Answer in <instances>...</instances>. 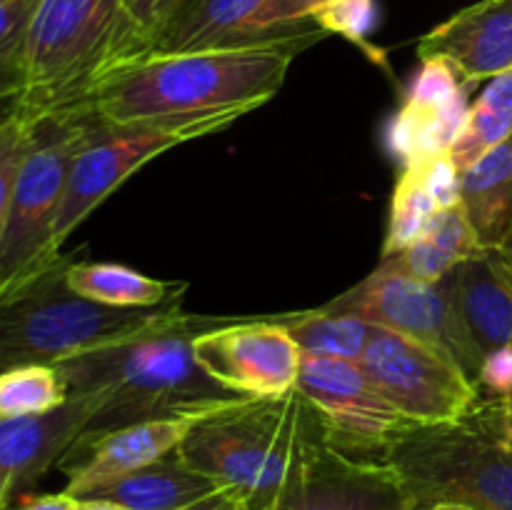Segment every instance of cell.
<instances>
[{
  "instance_id": "d6986e66",
  "label": "cell",
  "mask_w": 512,
  "mask_h": 510,
  "mask_svg": "<svg viewBox=\"0 0 512 510\" xmlns=\"http://www.w3.org/2000/svg\"><path fill=\"white\" fill-rule=\"evenodd\" d=\"M460 320L485 355L512 345V273L493 248L448 273Z\"/></svg>"
},
{
  "instance_id": "4316f807",
  "label": "cell",
  "mask_w": 512,
  "mask_h": 510,
  "mask_svg": "<svg viewBox=\"0 0 512 510\" xmlns=\"http://www.w3.org/2000/svg\"><path fill=\"white\" fill-rule=\"evenodd\" d=\"M183 3L185 0H123L120 3V25L118 33H115L113 48H110L105 63L100 65L93 83H98L100 78H105L113 70L143 58L150 50V45H153V40L158 38L160 30L165 28V23L173 18L175 10Z\"/></svg>"
},
{
  "instance_id": "5b68a950",
  "label": "cell",
  "mask_w": 512,
  "mask_h": 510,
  "mask_svg": "<svg viewBox=\"0 0 512 510\" xmlns=\"http://www.w3.org/2000/svg\"><path fill=\"white\" fill-rule=\"evenodd\" d=\"M305 398H248L200 418L178 455L243 498L248 510H270L283 490L298 440Z\"/></svg>"
},
{
  "instance_id": "cb8c5ba5",
  "label": "cell",
  "mask_w": 512,
  "mask_h": 510,
  "mask_svg": "<svg viewBox=\"0 0 512 510\" xmlns=\"http://www.w3.org/2000/svg\"><path fill=\"white\" fill-rule=\"evenodd\" d=\"M512 135V70L498 75L468 108L460 135L455 138L450 155L463 173L465 168L483 158L490 148Z\"/></svg>"
},
{
  "instance_id": "9c48e42d",
  "label": "cell",
  "mask_w": 512,
  "mask_h": 510,
  "mask_svg": "<svg viewBox=\"0 0 512 510\" xmlns=\"http://www.w3.org/2000/svg\"><path fill=\"white\" fill-rule=\"evenodd\" d=\"M320 308L408 335L453 360L473 383L478 380L483 353L475 348L460 320L448 275L438 283H420L378 265L368 278Z\"/></svg>"
},
{
  "instance_id": "6da1fadb",
  "label": "cell",
  "mask_w": 512,
  "mask_h": 510,
  "mask_svg": "<svg viewBox=\"0 0 512 510\" xmlns=\"http://www.w3.org/2000/svg\"><path fill=\"white\" fill-rule=\"evenodd\" d=\"M230 320L180 308L153 328L55 365L70 398H98V410L85 430L123 428L145 420L205 418L248 400L215 383L193 353V340L200 333Z\"/></svg>"
},
{
  "instance_id": "8fae6325",
  "label": "cell",
  "mask_w": 512,
  "mask_h": 510,
  "mask_svg": "<svg viewBox=\"0 0 512 510\" xmlns=\"http://www.w3.org/2000/svg\"><path fill=\"white\" fill-rule=\"evenodd\" d=\"M360 368L370 383L420 425L453 423L480 400V388L445 355L408 335L375 328Z\"/></svg>"
},
{
  "instance_id": "f1b7e54d",
  "label": "cell",
  "mask_w": 512,
  "mask_h": 510,
  "mask_svg": "<svg viewBox=\"0 0 512 510\" xmlns=\"http://www.w3.org/2000/svg\"><path fill=\"white\" fill-rule=\"evenodd\" d=\"M35 0H0V105H15L20 85V50Z\"/></svg>"
},
{
  "instance_id": "4dcf8cb0",
  "label": "cell",
  "mask_w": 512,
  "mask_h": 510,
  "mask_svg": "<svg viewBox=\"0 0 512 510\" xmlns=\"http://www.w3.org/2000/svg\"><path fill=\"white\" fill-rule=\"evenodd\" d=\"M325 0H265L255 15V30L275 38H318L323 40L325 30L310 20L313 10Z\"/></svg>"
},
{
  "instance_id": "9a60e30c",
  "label": "cell",
  "mask_w": 512,
  "mask_h": 510,
  "mask_svg": "<svg viewBox=\"0 0 512 510\" xmlns=\"http://www.w3.org/2000/svg\"><path fill=\"white\" fill-rule=\"evenodd\" d=\"M198 420L165 418L110 430H85L58 463L68 478L65 493L85 498L90 490L173 453Z\"/></svg>"
},
{
  "instance_id": "7c38bea8",
  "label": "cell",
  "mask_w": 512,
  "mask_h": 510,
  "mask_svg": "<svg viewBox=\"0 0 512 510\" xmlns=\"http://www.w3.org/2000/svg\"><path fill=\"white\" fill-rule=\"evenodd\" d=\"M298 390L318 410L330 443L355 458L383 460L385 450L415 425L353 360L303 353Z\"/></svg>"
},
{
  "instance_id": "83f0119b",
  "label": "cell",
  "mask_w": 512,
  "mask_h": 510,
  "mask_svg": "<svg viewBox=\"0 0 512 510\" xmlns=\"http://www.w3.org/2000/svg\"><path fill=\"white\" fill-rule=\"evenodd\" d=\"M310 20L328 35H340L348 43H353L375 65L390 73L385 50H380L370 40L373 30L378 28V0H325L323 5L313 10Z\"/></svg>"
},
{
  "instance_id": "f546056e",
  "label": "cell",
  "mask_w": 512,
  "mask_h": 510,
  "mask_svg": "<svg viewBox=\"0 0 512 510\" xmlns=\"http://www.w3.org/2000/svg\"><path fill=\"white\" fill-rule=\"evenodd\" d=\"M33 120L25 118L15 105H0V238L8 218L10 195L23 163Z\"/></svg>"
},
{
  "instance_id": "d4e9b609",
  "label": "cell",
  "mask_w": 512,
  "mask_h": 510,
  "mask_svg": "<svg viewBox=\"0 0 512 510\" xmlns=\"http://www.w3.org/2000/svg\"><path fill=\"white\" fill-rule=\"evenodd\" d=\"M68 398V385L55 365L28 363L0 370V420L45 415Z\"/></svg>"
},
{
  "instance_id": "30bf717a",
  "label": "cell",
  "mask_w": 512,
  "mask_h": 510,
  "mask_svg": "<svg viewBox=\"0 0 512 510\" xmlns=\"http://www.w3.org/2000/svg\"><path fill=\"white\" fill-rule=\"evenodd\" d=\"M270 510H415V505L388 463L335 448L318 410L305 400L288 478Z\"/></svg>"
},
{
  "instance_id": "3957f363",
  "label": "cell",
  "mask_w": 512,
  "mask_h": 510,
  "mask_svg": "<svg viewBox=\"0 0 512 510\" xmlns=\"http://www.w3.org/2000/svg\"><path fill=\"white\" fill-rule=\"evenodd\" d=\"M415 510L458 503L473 510H512L510 398L480 395L453 423L405 430L383 455Z\"/></svg>"
},
{
  "instance_id": "f35d334b",
  "label": "cell",
  "mask_w": 512,
  "mask_h": 510,
  "mask_svg": "<svg viewBox=\"0 0 512 510\" xmlns=\"http://www.w3.org/2000/svg\"><path fill=\"white\" fill-rule=\"evenodd\" d=\"M8 508V503H3V500H0V510H5Z\"/></svg>"
},
{
  "instance_id": "e575fe53",
  "label": "cell",
  "mask_w": 512,
  "mask_h": 510,
  "mask_svg": "<svg viewBox=\"0 0 512 510\" xmlns=\"http://www.w3.org/2000/svg\"><path fill=\"white\" fill-rule=\"evenodd\" d=\"M80 500L73 498L63 490V493H50V495H30L23 498L18 510H78Z\"/></svg>"
},
{
  "instance_id": "44dd1931",
  "label": "cell",
  "mask_w": 512,
  "mask_h": 510,
  "mask_svg": "<svg viewBox=\"0 0 512 510\" xmlns=\"http://www.w3.org/2000/svg\"><path fill=\"white\" fill-rule=\"evenodd\" d=\"M460 205L485 248L512 225V135L460 173Z\"/></svg>"
},
{
  "instance_id": "ffe728a7",
  "label": "cell",
  "mask_w": 512,
  "mask_h": 510,
  "mask_svg": "<svg viewBox=\"0 0 512 510\" xmlns=\"http://www.w3.org/2000/svg\"><path fill=\"white\" fill-rule=\"evenodd\" d=\"M215 490L220 485L213 478L195 470L173 450L78 500H108L125 510H180Z\"/></svg>"
},
{
  "instance_id": "1f68e13d",
  "label": "cell",
  "mask_w": 512,
  "mask_h": 510,
  "mask_svg": "<svg viewBox=\"0 0 512 510\" xmlns=\"http://www.w3.org/2000/svg\"><path fill=\"white\" fill-rule=\"evenodd\" d=\"M423 173L425 185H428L430 195L435 198L438 208H453L460 205V170L455 165L450 150L443 153H435L430 158H423L415 163Z\"/></svg>"
},
{
  "instance_id": "7402d4cb",
  "label": "cell",
  "mask_w": 512,
  "mask_h": 510,
  "mask_svg": "<svg viewBox=\"0 0 512 510\" xmlns=\"http://www.w3.org/2000/svg\"><path fill=\"white\" fill-rule=\"evenodd\" d=\"M68 288L95 303L113 308H163L185 298L188 283L155 280L140 270L120 263H88L73 260L68 268Z\"/></svg>"
},
{
  "instance_id": "5bb4252c",
  "label": "cell",
  "mask_w": 512,
  "mask_h": 510,
  "mask_svg": "<svg viewBox=\"0 0 512 510\" xmlns=\"http://www.w3.org/2000/svg\"><path fill=\"white\" fill-rule=\"evenodd\" d=\"M420 73L388 125V150L403 165L453 148L468 115V83L445 60H420Z\"/></svg>"
},
{
  "instance_id": "e0dca14e",
  "label": "cell",
  "mask_w": 512,
  "mask_h": 510,
  "mask_svg": "<svg viewBox=\"0 0 512 510\" xmlns=\"http://www.w3.org/2000/svg\"><path fill=\"white\" fill-rule=\"evenodd\" d=\"M420 60H445L468 85L512 70V0H480L418 40Z\"/></svg>"
},
{
  "instance_id": "74e56055",
  "label": "cell",
  "mask_w": 512,
  "mask_h": 510,
  "mask_svg": "<svg viewBox=\"0 0 512 510\" xmlns=\"http://www.w3.org/2000/svg\"><path fill=\"white\" fill-rule=\"evenodd\" d=\"M420 510H473L468 505H458V503H433V505H425Z\"/></svg>"
},
{
  "instance_id": "2e32d148",
  "label": "cell",
  "mask_w": 512,
  "mask_h": 510,
  "mask_svg": "<svg viewBox=\"0 0 512 510\" xmlns=\"http://www.w3.org/2000/svg\"><path fill=\"white\" fill-rule=\"evenodd\" d=\"M98 410L95 395H73L45 415L0 420V500L38 483L85 433Z\"/></svg>"
},
{
  "instance_id": "836d02e7",
  "label": "cell",
  "mask_w": 512,
  "mask_h": 510,
  "mask_svg": "<svg viewBox=\"0 0 512 510\" xmlns=\"http://www.w3.org/2000/svg\"><path fill=\"white\" fill-rule=\"evenodd\" d=\"M180 510H248V508H245L243 498H240L235 490L220 488L215 490V493L205 495V498L195 500V503L185 505V508Z\"/></svg>"
},
{
  "instance_id": "8d00e7d4",
  "label": "cell",
  "mask_w": 512,
  "mask_h": 510,
  "mask_svg": "<svg viewBox=\"0 0 512 510\" xmlns=\"http://www.w3.org/2000/svg\"><path fill=\"white\" fill-rule=\"evenodd\" d=\"M78 510H125L120 505L108 503V500H80Z\"/></svg>"
},
{
  "instance_id": "8992f818",
  "label": "cell",
  "mask_w": 512,
  "mask_h": 510,
  "mask_svg": "<svg viewBox=\"0 0 512 510\" xmlns=\"http://www.w3.org/2000/svg\"><path fill=\"white\" fill-rule=\"evenodd\" d=\"M123 0H35L20 50L15 108L35 120L88 90L113 48Z\"/></svg>"
},
{
  "instance_id": "4fadbf2b",
  "label": "cell",
  "mask_w": 512,
  "mask_h": 510,
  "mask_svg": "<svg viewBox=\"0 0 512 510\" xmlns=\"http://www.w3.org/2000/svg\"><path fill=\"white\" fill-rule=\"evenodd\" d=\"M200 368L243 398H283L298 388L303 350L278 318H233L193 340Z\"/></svg>"
},
{
  "instance_id": "d6a6232c",
  "label": "cell",
  "mask_w": 512,
  "mask_h": 510,
  "mask_svg": "<svg viewBox=\"0 0 512 510\" xmlns=\"http://www.w3.org/2000/svg\"><path fill=\"white\" fill-rule=\"evenodd\" d=\"M480 395L488 393L493 398H510L512 395V345L508 348L493 350L485 355L478 373Z\"/></svg>"
},
{
  "instance_id": "484cf974",
  "label": "cell",
  "mask_w": 512,
  "mask_h": 510,
  "mask_svg": "<svg viewBox=\"0 0 512 510\" xmlns=\"http://www.w3.org/2000/svg\"><path fill=\"white\" fill-rule=\"evenodd\" d=\"M438 210V203L430 195L418 165H403L398 180H395L393 198H390L388 228H385L380 260L390 258V255L408 248L410 243H415L428 230L430 220L435 218Z\"/></svg>"
},
{
  "instance_id": "d590c367",
  "label": "cell",
  "mask_w": 512,
  "mask_h": 510,
  "mask_svg": "<svg viewBox=\"0 0 512 510\" xmlns=\"http://www.w3.org/2000/svg\"><path fill=\"white\" fill-rule=\"evenodd\" d=\"M493 250L500 255V258H503V263L508 265V270L512 273V225H510L508 233L503 235V240H500Z\"/></svg>"
},
{
  "instance_id": "603a6c76",
  "label": "cell",
  "mask_w": 512,
  "mask_h": 510,
  "mask_svg": "<svg viewBox=\"0 0 512 510\" xmlns=\"http://www.w3.org/2000/svg\"><path fill=\"white\" fill-rule=\"evenodd\" d=\"M280 323L288 328L305 355L353 360V363H360L375 333V325L353 315L330 313L325 308L280 315Z\"/></svg>"
},
{
  "instance_id": "ba28073f",
  "label": "cell",
  "mask_w": 512,
  "mask_h": 510,
  "mask_svg": "<svg viewBox=\"0 0 512 510\" xmlns=\"http://www.w3.org/2000/svg\"><path fill=\"white\" fill-rule=\"evenodd\" d=\"M85 125L88 118L80 113L33 120L0 238V290L13 288L60 255L53 250V228Z\"/></svg>"
},
{
  "instance_id": "52a82bcc",
  "label": "cell",
  "mask_w": 512,
  "mask_h": 510,
  "mask_svg": "<svg viewBox=\"0 0 512 510\" xmlns=\"http://www.w3.org/2000/svg\"><path fill=\"white\" fill-rule=\"evenodd\" d=\"M253 110L233 108L205 115L145 118L130 123H105L88 118L83 140L70 163L68 185L53 228V250L63 253L65 240L75 228L118 190L135 170L175 145L220 133Z\"/></svg>"
},
{
  "instance_id": "7a4b0ae2",
  "label": "cell",
  "mask_w": 512,
  "mask_h": 510,
  "mask_svg": "<svg viewBox=\"0 0 512 510\" xmlns=\"http://www.w3.org/2000/svg\"><path fill=\"white\" fill-rule=\"evenodd\" d=\"M305 43L145 55L90 85L70 108L105 123L263 108L283 88Z\"/></svg>"
},
{
  "instance_id": "ab89813d",
  "label": "cell",
  "mask_w": 512,
  "mask_h": 510,
  "mask_svg": "<svg viewBox=\"0 0 512 510\" xmlns=\"http://www.w3.org/2000/svg\"><path fill=\"white\" fill-rule=\"evenodd\" d=\"M510 408H512V395H510Z\"/></svg>"
},
{
  "instance_id": "277c9868",
  "label": "cell",
  "mask_w": 512,
  "mask_h": 510,
  "mask_svg": "<svg viewBox=\"0 0 512 510\" xmlns=\"http://www.w3.org/2000/svg\"><path fill=\"white\" fill-rule=\"evenodd\" d=\"M75 258L60 253L30 278L0 290V370L13 365H60L113 340L153 328L180 310L113 308L68 288V268Z\"/></svg>"
},
{
  "instance_id": "ac0fdd59",
  "label": "cell",
  "mask_w": 512,
  "mask_h": 510,
  "mask_svg": "<svg viewBox=\"0 0 512 510\" xmlns=\"http://www.w3.org/2000/svg\"><path fill=\"white\" fill-rule=\"evenodd\" d=\"M263 3L265 0H185L145 55L255 48V45L275 43H318V38H275V35L258 33L253 23Z\"/></svg>"
}]
</instances>
